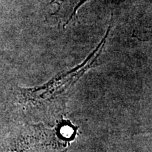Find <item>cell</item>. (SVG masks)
<instances>
[{
    "mask_svg": "<svg viewBox=\"0 0 152 152\" xmlns=\"http://www.w3.org/2000/svg\"><path fill=\"white\" fill-rule=\"evenodd\" d=\"M97 49L83 64L71 71L57 75L42 86L23 88L16 87L13 90V104L23 114L46 109L64 101L80 77L94 65L102 52L106 41L104 38Z\"/></svg>",
    "mask_w": 152,
    "mask_h": 152,
    "instance_id": "cell-1",
    "label": "cell"
},
{
    "mask_svg": "<svg viewBox=\"0 0 152 152\" xmlns=\"http://www.w3.org/2000/svg\"><path fill=\"white\" fill-rule=\"evenodd\" d=\"M53 140L52 132L41 125H26L0 141V152H34Z\"/></svg>",
    "mask_w": 152,
    "mask_h": 152,
    "instance_id": "cell-2",
    "label": "cell"
},
{
    "mask_svg": "<svg viewBox=\"0 0 152 152\" xmlns=\"http://www.w3.org/2000/svg\"><path fill=\"white\" fill-rule=\"evenodd\" d=\"M88 0H52L57 6L54 15L66 27L77 17V11L82 4Z\"/></svg>",
    "mask_w": 152,
    "mask_h": 152,
    "instance_id": "cell-3",
    "label": "cell"
}]
</instances>
